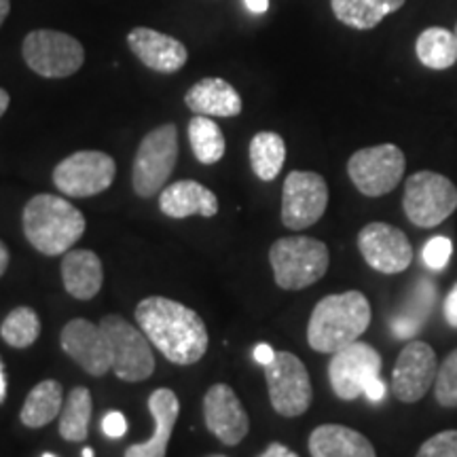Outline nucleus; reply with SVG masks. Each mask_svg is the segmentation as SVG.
<instances>
[{
    "label": "nucleus",
    "instance_id": "obj_1",
    "mask_svg": "<svg viewBox=\"0 0 457 457\" xmlns=\"http://www.w3.org/2000/svg\"><path fill=\"white\" fill-rule=\"evenodd\" d=\"M136 322L171 364L188 367L208 352V328L202 316L179 301L146 296L136 307Z\"/></svg>",
    "mask_w": 457,
    "mask_h": 457
},
{
    "label": "nucleus",
    "instance_id": "obj_2",
    "mask_svg": "<svg viewBox=\"0 0 457 457\" xmlns=\"http://www.w3.org/2000/svg\"><path fill=\"white\" fill-rule=\"evenodd\" d=\"M370 316V303L360 290L324 296L312 312L307 343L320 353L339 352L367 333Z\"/></svg>",
    "mask_w": 457,
    "mask_h": 457
},
{
    "label": "nucleus",
    "instance_id": "obj_3",
    "mask_svg": "<svg viewBox=\"0 0 457 457\" xmlns=\"http://www.w3.org/2000/svg\"><path fill=\"white\" fill-rule=\"evenodd\" d=\"M24 236L45 256H62L83 237L85 216L64 197L41 193L26 204L21 214Z\"/></svg>",
    "mask_w": 457,
    "mask_h": 457
},
{
    "label": "nucleus",
    "instance_id": "obj_4",
    "mask_svg": "<svg viewBox=\"0 0 457 457\" xmlns=\"http://www.w3.org/2000/svg\"><path fill=\"white\" fill-rule=\"evenodd\" d=\"M273 279L282 290H303L327 276L330 254L316 237L295 236L273 242L270 248Z\"/></svg>",
    "mask_w": 457,
    "mask_h": 457
},
{
    "label": "nucleus",
    "instance_id": "obj_5",
    "mask_svg": "<svg viewBox=\"0 0 457 457\" xmlns=\"http://www.w3.org/2000/svg\"><path fill=\"white\" fill-rule=\"evenodd\" d=\"M179 162V129L174 123L159 125L142 138L131 168V185L138 197L162 193Z\"/></svg>",
    "mask_w": 457,
    "mask_h": 457
},
{
    "label": "nucleus",
    "instance_id": "obj_6",
    "mask_svg": "<svg viewBox=\"0 0 457 457\" xmlns=\"http://www.w3.org/2000/svg\"><path fill=\"white\" fill-rule=\"evenodd\" d=\"M403 208L415 227L432 228L457 208V187L438 171L421 170L404 182Z\"/></svg>",
    "mask_w": 457,
    "mask_h": 457
},
{
    "label": "nucleus",
    "instance_id": "obj_7",
    "mask_svg": "<svg viewBox=\"0 0 457 457\" xmlns=\"http://www.w3.org/2000/svg\"><path fill=\"white\" fill-rule=\"evenodd\" d=\"M21 55L28 68L45 79L72 77L85 62V49L77 38L47 28L26 34Z\"/></svg>",
    "mask_w": 457,
    "mask_h": 457
},
{
    "label": "nucleus",
    "instance_id": "obj_8",
    "mask_svg": "<svg viewBox=\"0 0 457 457\" xmlns=\"http://www.w3.org/2000/svg\"><path fill=\"white\" fill-rule=\"evenodd\" d=\"M100 327L112 347V370L121 381L138 384L155 373L153 343L140 327H131L128 320L111 313L102 318Z\"/></svg>",
    "mask_w": 457,
    "mask_h": 457
},
{
    "label": "nucleus",
    "instance_id": "obj_9",
    "mask_svg": "<svg viewBox=\"0 0 457 457\" xmlns=\"http://www.w3.org/2000/svg\"><path fill=\"white\" fill-rule=\"evenodd\" d=\"M407 168L404 153L396 145L360 148L347 162L353 187L367 197H381L400 185Z\"/></svg>",
    "mask_w": 457,
    "mask_h": 457
},
{
    "label": "nucleus",
    "instance_id": "obj_10",
    "mask_svg": "<svg viewBox=\"0 0 457 457\" xmlns=\"http://www.w3.org/2000/svg\"><path fill=\"white\" fill-rule=\"evenodd\" d=\"M265 369L271 407L282 417H299L312 407L313 387L303 360L290 352H276Z\"/></svg>",
    "mask_w": 457,
    "mask_h": 457
},
{
    "label": "nucleus",
    "instance_id": "obj_11",
    "mask_svg": "<svg viewBox=\"0 0 457 457\" xmlns=\"http://www.w3.org/2000/svg\"><path fill=\"white\" fill-rule=\"evenodd\" d=\"M114 159L102 151H79L62 159L54 170V185L62 195L94 197L112 187Z\"/></svg>",
    "mask_w": 457,
    "mask_h": 457
},
{
    "label": "nucleus",
    "instance_id": "obj_12",
    "mask_svg": "<svg viewBox=\"0 0 457 457\" xmlns=\"http://www.w3.org/2000/svg\"><path fill=\"white\" fill-rule=\"evenodd\" d=\"M328 208V185L316 171H290L282 191V222L293 231L316 225Z\"/></svg>",
    "mask_w": 457,
    "mask_h": 457
},
{
    "label": "nucleus",
    "instance_id": "obj_13",
    "mask_svg": "<svg viewBox=\"0 0 457 457\" xmlns=\"http://www.w3.org/2000/svg\"><path fill=\"white\" fill-rule=\"evenodd\" d=\"M381 375V356L369 343L353 341L352 345L333 353L328 362L330 387L341 400L364 396L370 381Z\"/></svg>",
    "mask_w": 457,
    "mask_h": 457
},
{
    "label": "nucleus",
    "instance_id": "obj_14",
    "mask_svg": "<svg viewBox=\"0 0 457 457\" xmlns=\"http://www.w3.org/2000/svg\"><path fill=\"white\" fill-rule=\"evenodd\" d=\"M358 250L370 270L384 276L403 273L413 261V245L409 237L387 222H369L360 228Z\"/></svg>",
    "mask_w": 457,
    "mask_h": 457
},
{
    "label": "nucleus",
    "instance_id": "obj_15",
    "mask_svg": "<svg viewBox=\"0 0 457 457\" xmlns=\"http://www.w3.org/2000/svg\"><path fill=\"white\" fill-rule=\"evenodd\" d=\"M438 373L436 353L424 341H411L398 353L392 370V394L400 403L413 404L428 394Z\"/></svg>",
    "mask_w": 457,
    "mask_h": 457
},
{
    "label": "nucleus",
    "instance_id": "obj_16",
    "mask_svg": "<svg viewBox=\"0 0 457 457\" xmlns=\"http://www.w3.org/2000/svg\"><path fill=\"white\" fill-rule=\"evenodd\" d=\"M60 345L91 377H104L112 369V347L100 324L83 318L71 320L62 328Z\"/></svg>",
    "mask_w": 457,
    "mask_h": 457
},
{
    "label": "nucleus",
    "instance_id": "obj_17",
    "mask_svg": "<svg viewBox=\"0 0 457 457\" xmlns=\"http://www.w3.org/2000/svg\"><path fill=\"white\" fill-rule=\"evenodd\" d=\"M205 428L227 447H236L250 430V420L233 387L214 384L204 396Z\"/></svg>",
    "mask_w": 457,
    "mask_h": 457
},
{
    "label": "nucleus",
    "instance_id": "obj_18",
    "mask_svg": "<svg viewBox=\"0 0 457 457\" xmlns=\"http://www.w3.org/2000/svg\"><path fill=\"white\" fill-rule=\"evenodd\" d=\"M128 45L131 54L155 72H179L188 60V51L179 38L153 30V28H134V30H129Z\"/></svg>",
    "mask_w": 457,
    "mask_h": 457
},
{
    "label": "nucleus",
    "instance_id": "obj_19",
    "mask_svg": "<svg viewBox=\"0 0 457 457\" xmlns=\"http://www.w3.org/2000/svg\"><path fill=\"white\" fill-rule=\"evenodd\" d=\"M159 208L170 219H188L204 216L212 219L219 214V197L197 180H179L159 193Z\"/></svg>",
    "mask_w": 457,
    "mask_h": 457
},
{
    "label": "nucleus",
    "instance_id": "obj_20",
    "mask_svg": "<svg viewBox=\"0 0 457 457\" xmlns=\"http://www.w3.org/2000/svg\"><path fill=\"white\" fill-rule=\"evenodd\" d=\"M148 411L155 421V432L146 443L131 445L125 451V457H165L168 443L174 430L176 420L180 415V403L176 394L168 387H159L148 396Z\"/></svg>",
    "mask_w": 457,
    "mask_h": 457
},
{
    "label": "nucleus",
    "instance_id": "obj_21",
    "mask_svg": "<svg viewBox=\"0 0 457 457\" xmlns=\"http://www.w3.org/2000/svg\"><path fill=\"white\" fill-rule=\"evenodd\" d=\"M185 104L193 114L204 117H237L242 112V96L225 79H202L187 91Z\"/></svg>",
    "mask_w": 457,
    "mask_h": 457
},
{
    "label": "nucleus",
    "instance_id": "obj_22",
    "mask_svg": "<svg viewBox=\"0 0 457 457\" xmlns=\"http://www.w3.org/2000/svg\"><path fill=\"white\" fill-rule=\"evenodd\" d=\"M60 273L66 293L79 301L94 299L104 284V267L100 256L91 250H68Z\"/></svg>",
    "mask_w": 457,
    "mask_h": 457
},
{
    "label": "nucleus",
    "instance_id": "obj_23",
    "mask_svg": "<svg viewBox=\"0 0 457 457\" xmlns=\"http://www.w3.org/2000/svg\"><path fill=\"white\" fill-rule=\"evenodd\" d=\"M312 457H377L375 447L364 434L347 426H318L310 436Z\"/></svg>",
    "mask_w": 457,
    "mask_h": 457
},
{
    "label": "nucleus",
    "instance_id": "obj_24",
    "mask_svg": "<svg viewBox=\"0 0 457 457\" xmlns=\"http://www.w3.org/2000/svg\"><path fill=\"white\" fill-rule=\"evenodd\" d=\"M403 4L404 0H330L337 20L353 30H370L379 26Z\"/></svg>",
    "mask_w": 457,
    "mask_h": 457
},
{
    "label": "nucleus",
    "instance_id": "obj_25",
    "mask_svg": "<svg viewBox=\"0 0 457 457\" xmlns=\"http://www.w3.org/2000/svg\"><path fill=\"white\" fill-rule=\"evenodd\" d=\"M62 407H64L62 384L55 379H45L28 394L24 407L20 411V420L26 428H45L55 417H60Z\"/></svg>",
    "mask_w": 457,
    "mask_h": 457
},
{
    "label": "nucleus",
    "instance_id": "obj_26",
    "mask_svg": "<svg viewBox=\"0 0 457 457\" xmlns=\"http://www.w3.org/2000/svg\"><path fill=\"white\" fill-rule=\"evenodd\" d=\"M94 411L91 392L85 386H77L64 398V407L60 413V436L68 443H85L89 434V420Z\"/></svg>",
    "mask_w": 457,
    "mask_h": 457
},
{
    "label": "nucleus",
    "instance_id": "obj_27",
    "mask_svg": "<svg viewBox=\"0 0 457 457\" xmlns=\"http://www.w3.org/2000/svg\"><path fill=\"white\" fill-rule=\"evenodd\" d=\"M415 51L420 62L432 71H447L457 62V37L447 28H428L417 37Z\"/></svg>",
    "mask_w": 457,
    "mask_h": 457
},
{
    "label": "nucleus",
    "instance_id": "obj_28",
    "mask_svg": "<svg viewBox=\"0 0 457 457\" xmlns=\"http://www.w3.org/2000/svg\"><path fill=\"white\" fill-rule=\"evenodd\" d=\"M188 142H191L193 155L199 163L214 165L225 157L227 140L219 123H214L212 117L195 114L188 121Z\"/></svg>",
    "mask_w": 457,
    "mask_h": 457
},
{
    "label": "nucleus",
    "instance_id": "obj_29",
    "mask_svg": "<svg viewBox=\"0 0 457 457\" xmlns=\"http://www.w3.org/2000/svg\"><path fill=\"white\" fill-rule=\"evenodd\" d=\"M286 162V142L276 131H259L250 142V165L261 180L278 179Z\"/></svg>",
    "mask_w": 457,
    "mask_h": 457
},
{
    "label": "nucleus",
    "instance_id": "obj_30",
    "mask_svg": "<svg viewBox=\"0 0 457 457\" xmlns=\"http://www.w3.org/2000/svg\"><path fill=\"white\" fill-rule=\"evenodd\" d=\"M434 284L430 279H420L415 286L413 295L407 303V312L398 313L392 320V330L396 337H411L424 327L426 318L430 316L434 305Z\"/></svg>",
    "mask_w": 457,
    "mask_h": 457
},
{
    "label": "nucleus",
    "instance_id": "obj_31",
    "mask_svg": "<svg viewBox=\"0 0 457 457\" xmlns=\"http://www.w3.org/2000/svg\"><path fill=\"white\" fill-rule=\"evenodd\" d=\"M0 337L17 350L30 347L41 337V318L32 307H15L0 324Z\"/></svg>",
    "mask_w": 457,
    "mask_h": 457
},
{
    "label": "nucleus",
    "instance_id": "obj_32",
    "mask_svg": "<svg viewBox=\"0 0 457 457\" xmlns=\"http://www.w3.org/2000/svg\"><path fill=\"white\" fill-rule=\"evenodd\" d=\"M434 396L445 409H457V347L443 360L434 381Z\"/></svg>",
    "mask_w": 457,
    "mask_h": 457
},
{
    "label": "nucleus",
    "instance_id": "obj_33",
    "mask_svg": "<svg viewBox=\"0 0 457 457\" xmlns=\"http://www.w3.org/2000/svg\"><path fill=\"white\" fill-rule=\"evenodd\" d=\"M415 457H457V430L434 434L421 445Z\"/></svg>",
    "mask_w": 457,
    "mask_h": 457
},
{
    "label": "nucleus",
    "instance_id": "obj_34",
    "mask_svg": "<svg viewBox=\"0 0 457 457\" xmlns=\"http://www.w3.org/2000/svg\"><path fill=\"white\" fill-rule=\"evenodd\" d=\"M451 253H453V244L449 242V237L438 236V237H432L430 242L424 245L421 259H424L426 267H430L432 271H441L447 267Z\"/></svg>",
    "mask_w": 457,
    "mask_h": 457
},
{
    "label": "nucleus",
    "instance_id": "obj_35",
    "mask_svg": "<svg viewBox=\"0 0 457 457\" xmlns=\"http://www.w3.org/2000/svg\"><path fill=\"white\" fill-rule=\"evenodd\" d=\"M102 430H104L106 436L111 438H121L128 432V420H125L123 413L119 411H108L102 420Z\"/></svg>",
    "mask_w": 457,
    "mask_h": 457
},
{
    "label": "nucleus",
    "instance_id": "obj_36",
    "mask_svg": "<svg viewBox=\"0 0 457 457\" xmlns=\"http://www.w3.org/2000/svg\"><path fill=\"white\" fill-rule=\"evenodd\" d=\"M445 320L449 327L457 328V284L451 288V293L445 299Z\"/></svg>",
    "mask_w": 457,
    "mask_h": 457
},
{
    "label": "nucleus",
    "instance_id": "obj_37",
    "mask_svg": "<svg viewBox=\"0 0 457 457\" xmlns=\"http://www.w3.org/2000/svg\"><path fill=\"white\" fill-rule=\"evenodd\" d=\"M386 394H387V386L381 377H377V379L370 381L367 390H364V396H367L370 403H381V400L386 398Z\"/></svg>",
    "mask_w": 457,
    "mask_h": 457
},
{
    "label": "nucleus",
    "instance_id": "obj_38",
    "mask_svg": "<svg viewBox=\"0 0 457 457\" xmlns=\"http://www.w3.org/2000/svg\"><path fill=\"white\" fill-rule=\"evenodd\" d=\"M273 358H276V350H273L271 345H267V343H259V345L254 347V360L261 367H267Z\"/></svg>",
    "mask_w": 457,
    "mask_h": 457
},
{
    "label": "nucleus",
    "instance_id": "obj_39",
    "mask_svg": "<svg viewBox=\"0 0 457 457\" xmlns=\"http://www.w3.org/2000/svg\"><path fill=\"white\" fill-rule=\"evenodd\" d=\"M259 457H299L296 453H293L288 447H284V445L279 443H271L270 447H267L265 451Z\"/></svg>",
    "mask_w": 457,
    "mask_h": 457
},
{
    "label": "nucleus",
    "instance_id": "obj_40",
    "mask_svg": "<svg viewBox=\"0 0 457 457\" xmlns=\"http://www.w3.org/2000/svg\"><path fill=\"white\" fill-rule=\"evenodd\" d=\"M245 7H248V11H253L254 15H261L265 13L267 9H270V0H244Z\"/></svg>",
    "mask_w": 457,
    "mask_h": 457
},
{
    "label": "nucleus",
    "instance_id": "obj_41",
    "mask_svg": "<svg viewBox=\"0 0 457 457\" xmlns=\"http://www.w3.org/2000/svg\"><path fill=\"white\" fill-rule=\"evenodd\" d=\"M9 261H11V254H9L7 245H4L3 239H0V278H3L4 271H7Z\"/></svg>",
    "mask_w": 457,
    "mask_h": 457
},
{
    "label": "nucleus",
    "instance_id": "obj_42",
    "mask_svg": "<svg viewBox=\"0 0 457 457\" xmlns=\"http://www.w3.org/2000/svg\"><path fill=\"white\" fill-rule=\"evenodd\" d=\"M4 398H7V377H4L3 360H0V404L4 403Z\"/></svg>",
    "mask_w": 457,
    "mask_h": 457
},
{
    "label": "nucleus",
    "instance_id": "obj_43",
    "mask_svg": "<svg viewBox=\"0 0 457 457\" xmlns=\"http://www.w3.org/2000/svg\"><path fill=\"white\" fill-rule=\"evenodd\" d=\"M9 11H11V0H0V26H3L4 20L9 17Z\"/></svg>",
    "mask_w": 457,
    "mask_h": 457
},
{
    "label": "nucleus",
    "instance_id": "obj_44",
    "mask_svg": "<svg viewBox=\"0 0 457 457\" xmlns=\"http://www.w3.org/2000/svg\"><path fill=\"white\" fill-rule=\"evenodd\" d=\"M9 102H11L9 94H7V91H4L3 87H0V117H3V114L7 112V108H9Z\"/></svg>",
    "mask_w": 457,
    "mask_h": 457
},
{
    "label": "nucleus",
    "instance_id": "obj_45",
    "mask_svg": "<svg viewBox=\"0 0 457 457\" xmlns=\"http://www.w3.org/2000/svg\"><path fill=\"white\" fill-rule=\"evenodd\" d=\"M83 457H94V451H91V449H83Z\"/></svg>",
    "mask_w": 457,
    "mask_h": 457
},
{
    "label": "nucleus",
    "instance_id": "obj_46",
    "mask_svg": "<svg viewBox=\"0 0 457 457\" xmlns=\"http://www.w3.org/2000/svg\"><path fill=\"white\" fill-rule=\"evenodd\" d=\"M43 457H55V455H54V453H45Z\"/></svg>",
    "mask_w": 457,
    "mask_h": 457
},
{
    "label": "nucleus",
    "instance_id": "obj_47",
    "mask_svg": "<svg viewBox=\"0 0 457 457\" xmlns=\"http://www.w3.org/2000/svg\"><path fill=\"white\" fill-rule=\"evenodd\" d=\"M455 37H457V26H455Z\"/></svg>",
    "mask_w": 457,
    "mask_h": 457
}]
</instances>
